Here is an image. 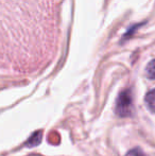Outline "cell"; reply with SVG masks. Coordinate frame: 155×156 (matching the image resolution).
<instances>
[{"instance_id":"4","label":"cell","mask_w":155,"mask_h":156,"mask_svg":"<svg viewBox=\"0 0 155 156\" xmlns=\"http://www.w3.org/2000/svg\"><path fill=\"white\" fill-rule=\"evenodd\" d=\"M146 74L149 79L155 80V60L151 61L146 68Z\"/></svg>"},{"instance_id":"5","label":"cell","mask_w":155,"mask_h":156,"mask_svg":"<svg viewBox=\"0 0 155 156\" xmlns=\"http://www.w3.org/2000/svg\"><path fill=\"white\" fill-rule=\"evenodd\" d=\"M125 156H147V154L143 153V150H140L139 148H136V149H133V150L129 151L125 154Z\"/></svg>"},{"instance_id":"1","label":"cell","mask_w":155,"mask_h":156,"mask_svg":"<svg viewBox=\"0 0 155 156\" xmlns=\"http://www.w3.org/2000/svg\"><path fill=\"white\" fill-rule=\"evenodd\" d=\"M132 113V96L130 90H124L119 94L116 102V114L120 117H126Z\"/></svg>"},{"instance_id":"2","label":"cell","mask_w":155,"mask_h":156,"mask_svg":"<svg viewBox=\"0 0 155 156\" xmlns=\"http://www.w3.org/2000/svg\"><path fill=\"white\" fill-rule=\"evenodd\" d=\"M145 102L148 109L155 114V89H152V90H150L149 93L146 94Z\"/></svg>"},{"instance_id":"3","label":"cell","mask_w":155,"mask_h":156,"mask_svg":"<svg viewBox=\"0 0 155 156\" xmlns=\"http://www.w3.org/2000/svg\"><path fill=\"white\" fill-rule=\"evenodd\" d=\"M41 136H43V132L41 131L36 132V133H34L33 135L30 137V139L28 140V142L26 144H27L29 148H33V147L37 146L41 141Z\"/></svg>"}]
</instances>
